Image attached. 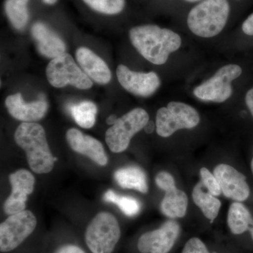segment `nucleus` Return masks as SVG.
<instances>
[{
	"label": "nucleus",
	"instance_id": "nucleus-1",
	"mask_svg": "<svg viewBox=\"0 0 253 253\" xmlns=\"http://www.w3.org/2000/svg\"><path fill=\"white\" fill-rule=\"evenodd\" d=\"M131 44L150 63L161 66L167 62L169 55L181 47L182 40L176 32L157 25L147 24L131 28Z\"/></svg>",
	"mask_w": 253,
	"mask_h": 253
},
{
	"label": "nucleus",
	"instance_id": "nucleus-2",
	"mask_svg": "<svg viewBox=\"0 0 253 253\" xmlns=\"http://www.w3.org/2000/svg\"><path fill=\"white\" fill-rule=\"evenodd\" d=\"M14 140L26 152L33 172L47 174L52 170L57 158L51 154L42 126L36 123H21L15 131Z\"/></svg>",
	"mask_w": 253,
	"mask_h": 253
},
{
	"label": "nucleus",
	"instance_id": "nucleus-3",
	"mask_svg": "<svg viewBox=\"0 0 253 253\" xmlns=\"http://www.w3.org/2000/svg\"><path fill=\"white\" fill-rule=\"evenodd\" d=\"M230 11L228 0H203L189 11L188 28L200 38H214L225 28Z\"/></svg>",
	"mask_w": 253,
	"mask_h": 253
},
{
	"label": "nucleus",
	"instance_id": "nucleus-4",
	"mask_svg": "<svg viewBox=\"0 0 253 253\" xmlns=\"http://www.w3.org/2000/svg\"><path fill=\"white\" fill-rule=\"evenodd\" d=\"M244 74L242 66L230 63L221 66L204 83L194 88L193 93L197 99L208 102L223 103L234 93L232 83Z\"/></svg>",
	"mask_w": 253,
	"mask_h": 253
},
{
	"label": "nucleus",
	"instance_id": "nucleus-5",
	"mask_svg": "<svg viewBox=\"0 0 253 253\" xmlns=\"http://www.w3.org/2000/svg\"><path fill=\"white\" fill-rule=\"evenodd\" d=\"M200 121L199 113L193 106L181 101H171L156 113V132L161 137H169L180 129L196 127Z\"/></svg>",
	"mask_w": 253,
	"mask_h": 253
},
{
	"label": "nucleus",
	"instance_id": "nucleus-6",
	"mask_svg": "<svg viewBox=\"0 0 253 253\" xmlns=\"http://www.w3.org/2000/svg\"><path fill=\"white\" fill-rule=\"evenodd\" d=\"M149 122V114L141 108L132 109L118 118L105 134L109 149L116 154L126 151L133 136L144 129Z\"/></svg>",
	"mask_w": 253,
	"mask_h": 253
},
{
	"label": "nucleus",
	"instance_id": "nucleus-7",
	"mask_svg": "<svg viewBox=\"0 0 253 253\" xmlns=\"http://www.w3.org/2000/svg\"><path fill=\"white\" fill-rule=\"evenodd\" d=\"M119 223L111 213H98L86 227V246L92 253H112L121 238Z\"/></svg>",
	"mask_w": 253,
	"mask_h": 253
},
{
	"label": "nucleus",
	"instance_id": "nucleus-8",
	"mask_svg": "<svg viewBox=\"0 0 253 253\" xmlns=\"http://www.w3.org/2000/svg\"><path fill=\"white\" fill-rule=\"evenodd\" d=\"M46 75L50 84L56 88L69 84L80 89H88L93 85L89 76L68 53L51 60L46 67Z\"/></svg>",
	"mask_w": 253,
	"mask_h": 253
},
{
	"label": "nucleus",
	"instance_id": "nucleus-9",
	"mask_svg": "<svg viewBox=\"0 0 253 253\" xmlns=\"http://www.w3.org/2000/svg\"><path fill=\"white\" fill-rule=\"evenodd\" d=\"M37 219L33 212L24 211L11 214L0 225V251L8 253L18 247L34 231Z\"/></svg>",
	"mask_w": 253,
	"mask_h": 253
},
{
	"label": "nucleus",
	"instance_id": "nucleus-10",
	"mask_svg": "<svg viewBox=\"0 0 253 253\" xmlns=\"http://www.w3.org/2000/svg\"><path fill=\"white\" fill-rule=\"evenodd\" d=\"M155 181L158 187L166 192L161 204V210L163 214L172 219L184 217L189 203L187 195L176 188L172 174L163 171L158 173Z\"/></svg>",
	"mask_w": 253,
	"mask_h": 253
},
{
	"label": "nucleus",
	"instance_id": "nucleus-11",
	"mask_svg": "<svg viewBox=\"0 0 253 253\" xmlns=\"http://www.w3.org/2000/svg\"><path fill=\"white\" fill-rule=\"evenodd\" d=\"M116 75L120 84L126 90L141 97L152 96L161 84L157 73L136 72L123 64L118 66Z\"/></svg>",
	"mask_w": 253,
	"mask_h": 253
},
{
	"label": "nucleus",
	"instance_id": "nucleus-12",
	"mask_svg": "<svg viewBox=\"0 0 253 253\" xmlns=\"http://www.w3.org/2000/svg\"><path fill=\"white\" fill-rule=\"evenodd\" d=\"M179 232L180 227L176 221H167L159 229L143 234L138 241V250L141 253H168Z\"/></svg>",
	"mask_w": 253,
	"mask_h": 253
},
{
	"label": "nucleus",
	"instance_id": "nucleus-13",
	"mask_svg": "<svg viewBox=\"0 0 253 253\" xmlns=\"http://www.w3.org/2000/svg\"><path fill=\"white\" fill-rule=\"evenodd\" d=\"M220 186L221 193L229 199L243 202L249 199L251 190L246 176L227 164L216 166L213 172Z\"/></svg>",
	"mask_w": 253,
	"mask_h": 253
},
{
	"label": "nucleus",
	"instance_id": "nucleus-14",
	"mask_svg": "<svg viewBox=\"0 0 253 253\" xmlns=\"http://www.w3.org/2000/svg\"><path fill=\"white\" fill-rule=\"evenodd\" d=\"M9 181L12 191L5 201L4 211L11 215L25 211L28 196L34 190L36 179L29 171L21 169L10 174Z\"/></svg>",
	"mask_w": 253,
	"mask_h": 253
},
{
	"label": "nucleus",
	"instance_id": "nucleus-15",
	"mask_svg": "<svg viewBox=\"0 0 253 253\" xmlns=\"http://www.w3.org/2000/svg\"><path fill=\"white\" fill-rule=\"evenodd\" d=\"M66 140L70 147L78 154L84 155L100 166L109 162L103 144L97 139L83 134L79 129L71 128L66 132Z\"/></svg>",
	"mask_w": 253,
	"mask_h": 253
},
{
	"label": "nucleus",
	"instance_id": "nucleus-16",
	"mask_svg": "<svg viewBox=\"0 0 253 253\" xmlns=\"http://www.w3.org/2000/svg\"><path fill=\"white\" fill-rule=\"evenodd\" d=\"M9 114L18 121L25 123H36L45 116L48 104L44 100L25 103L20 93L7 96L5 101Z\"/></svg>",
	"mask_w": 253,
	"mask_h": 253
},
{
	"label": "nucleus",
	"instance_id": "nucleus-17",
	"mask_svg": "<svg viewBox=\"0 0 253 253\" xmlns=\"http://www.w3.org/2000/svg\"><path fill=\"white\" fill-rule=\"evenodd\" d=\"M31 33L36 42L38 51L45 57L53 59L66 53L64 42L44 23H35L32 27Z\"/></svg>",
	"mask_w": 253,
	"mask_h": 253
},
{
	"label": "nucleus",
	"instance_id": "nucleus-18",
	"mask_svg": "<svg viewBox=\"0 0 253 253\" xmlns=\"http://www.w3.org/2000/svg\"><path fill=\"white\" fill-rule=\"evenodd\" d=\"M76 59L83 71L89 78L99 84H105L111 81L112 75L104 60L88 48H78Z\"/></svg>",
	"mask_w": 253,
	"mask_h": 253
},
{
	"label": "nucleus",
	"instance_id": "nucleus-19",
	"mask_svg": "<svg viewBox=\"0 0 253 253\" xmlns=\"http://www.w3.org/2000/svg\"><path fill=\"white\" fill-rule=\"evenodd\" d=\"M114 178L123 189H134L143 194L149 191L146 173L138 166H126L116 171Z\"/></svg>",
	"mask_w": 253,
	"mask_h": 253
},
{
	"label": "nucleus",
	"instance_id": "nucleus-20",
	"mask_svg": "<svg viewBox=\"0 0 253 253\" xmlns=\"http://www.w3.org/2000/svg\"><path fill=\"white\" fill-rule=\"evenodd\" d=\"M227 224L233 234H244L253 224L252 214L242 203H233L228 211Z\"/></svg>",
	"mask_w": 253,
	"mask_h": 253
},
{
	"label": "nucleus",
	"instance_id": "nucleus-21",
	"mask_svg": "<svg viewBox=\"0 0 253 253\" xmlns=\"http://www.w3.org/2000/svg\"><path fill=\"white\" fill-rule=\"evenodd\" d=\"M202 182L198 183L193 189L192 198L194 204L200 208L205 217L213 221L217 217L221 208V201L216 196L205 192Z\"/></svg>",
	"mask_w": 253,
	"mask_h": 253
},
{
	"label": "nucleus",
	"instance_id": "nucleus-22",
	"mask_svg": "<svg viewBox=\"0 0 253 253\" xmlns=\"http://www.w3.org/2000/svg\"><path fill=\"white\" fill-rule=\"evenodd\" d=\"M70 111L76 123L84 129H90L96 122L97 106L91 101H82L70 106Z\"/></svg>",
	"mask_w": 253,
	"mask_h": 253
},
{
	"label": "nucleus",
	"instance_id": "nucleus-23",
	"mask_svg": "<svg viewBox=\"0 0 253 253\" xmlns=\"http://www.w3.org/2000/svg\"><path fill=\"white\" fill-rule=\"evenodd\" d=\"M28 0H6L4 9L6 16L15 28L23 29L29 18L27 4Z\"/></svg>",
	"mask_w": 253,
	"mask_h": 253
},
{
	"label": "nucleus",
	"instance_id": "nucleus-24",
	"mask_svg": "<svg viewBox=\"0 0 253 253\" xmlns=\"http://www.w3.org/2000/svg\"><path fill=\"white\" fill-rule=\"evenodd\" d=\"M104 201L117 205L121 211L128 217H133L139 212L140 203L136 199L129 196H120L113 190H108L104 194Z\"/></svg>",
	"mask_w": 253,
	"mask_h": 253
},
{
	"label": "nucleus",
	"instance_id": "nucleus-25",
	"mask_svg": "<svg viewBox=\"0 0 253 253\" xmlns=\"http://www.w3.org/2000/svg\"><path fill=\"white\" fill-rule=\"evenodd\" d=\"M91 9L107 15L119 14L124 9L126 0H83Z\"/></svg>",
	"mask_w": 253,
	"mask_h": 253
},
{
	"label": "nucleus",
	"instance_id": "nucleus-26",
	"mask_svg": "<svg viewBox=\"0 0 253 253\" xmlns=\"http://www.w3.org/2000/svg\"><path fill=\"white\" fill-rule=\"evenodd\" d=\"M200 176H201V182H202L203 185L207 189L210 194L216 196V197L221 194V188L215 176L214 175V174L210 172L208 168H201L200 169Z\"/></svg>",
	"mask_w": 253,
	"mask_h": 253
},
{
	"label": "nucleus",
	"instance_id": "nucleus-27",
	"mask_svg": "<svg viewBox=\"0 0 253 253\" xmlns=\"http://www.w3.org/2000/svg\"><path fill=\"white\" fill-rule=\"evenodd\" d=\"M181 253H210L207 247L201 240L192 238L186 242Z\"/></svg>",
	"mask_w": 253,
	"mask_h": 253
},
{
	"label": "nucleus",
	"instance_id": "nucleus-28",
	"mask_svg": "<svg viewBox=\"0 0 253 253\" xmlns=\"http://www.w3.org/2000/svg\"><path fill=\"white\" fill-rule=\"evenodd\" d=\"M241 31L245 36L253 38V12L245 19L241 25Z\"/></svg>",
	"mask_w": 253,
	"mask_h": 253
},
{
	"label": "nucleus",
	"instance_id": "nucleus-29",
	"mask_svg": "<svg viewBox=\"0 0 253 253\" xmlns=\"http://www.w3.org/2000/svg\"><path fill=\"white\" fill-rule=\"evenodd\" d=\"M244 104L253 119V85L249 87L245 92Z\"/></svg>",
	"mask_w": 253,
	"mask_h": 253
},
{
	"label": "nucleus",
	"instance_id": "nucleus-30",
	"mask_svg": "<svg viewBox=\"0 0 253 253\" xmlns=\"http://www.w3.org/2000/svg\"><path fill=\"white\" fill-rule=\"evenodd\" d=\"M54 253H85L84 251L74 245H66L56 250Z\"/></svg>",
	"mask_w": 253,
	"mask_h": 253
},
{
	"label": "nucleus",
	"instance_id": "nucleus-31",
	"mask_svg": "<svg viewBox=\"0 0 253 253\" xmlns=\"http://www.w3.org/2000/svg\"><path fill=\"white\" fill-rule=\"evenodd\" d=\"M118 118H116V116L112 115V116H109V117L107 118V120H106V123H107L108 125H112L113 126V125L116 123V120Z\"/></svg>",
	"mask_w": 253,
	"mask_h": 253
},
{
	"label": "nucleus",
	"instance_id": "nucleus-32",
	"mask_svg": "<svg viewBox=\"0 0 253 253\" xmlns=\"http://www.w3.org/2000/svg\"><path fill=\"white\" fill-rule=\"evenodd\" d=\"M42 1L46 4L51 5L54 4L57 1V0H42Z\"/></svg>",
	"mask_w": 253,
	"mask_h": 253
},
{
	"label": "nucleus",
	"instance_id": "nucleus-33",
	"mask_svg": "<svg viewBox=\"0 0 253 253\" xmlns=\"http://www.w3.org/2000/svg\"><path fill=\"white\" fill-rule=\"evenodd\" d=\"M249 231L250 233H251V238H252L253 241V224L251 226V227L249 228Z\"/></svg>",
	"mask_w": 253,
	"mask_h": 253
},
{
	"label": "nucleus",
	"instance_id": "nucleus-34",
	"mask_svg": "<svg viewBox=\"0 0 253 253\" xmlns=\"http://www.w3.org/2000/svg\"><path fill=\"white\" fill-rule=\"evenodd\" d=\"M184 1H187V2L194 3L203 1V0H184Z\"/></svg>",
	"mask_w": 253,
	"mask_h": 253
},
{
	"label": "nucleus",
	"instance_id": "nucleus-35",
	"mask_svg": "<svg viewBox=\"0 0 253 253\" xmlns=\"http://www.w3.org/2000/svg\"><path fill=\"white\" fill-rule=\"evenodd\" d=\"M251 170H252V172L253 174V158H252V161H251Z\"/></svg>",
	"mask_w": 253,
	"mask_h": 253
}]
</instances>
